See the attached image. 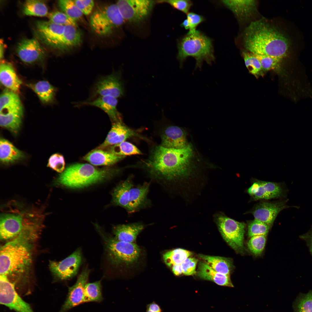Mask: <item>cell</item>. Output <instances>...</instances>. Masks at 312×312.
<instances>
[{
    "mask_svg": "<svg viewBox=\"0 0 312 312\" xmlns=\"http://www.w3.org/2000/svg\"><path fill=\"white\" fill-rule=\"evenodd\" d=\"M192 145L182 149L155 146L143 166L153 179L162 185L188 176L192 167Z\"/></svg>",
    "mask_w": 312,
    "mask_h": 312,
    "instance_id": "6da1fadb",
    "label": "cell"
},
{
    "mask_svg": "<svg viewBox=\"0 0 312 312\" xmlns=\"http://www.w3.org/2000/svg\"><path fill=\"white\" fill-rule=\"evenodd\" d=\"M46 216L44 207L28 206L15 200L9 201L1 209V239L14 238L23 232H40Z\"/></svg>",
    "mask_w": 312,
    "mask_h": 312,
    "instance_id": "7a4b0ae2",
    "label": "cell"
},
{
    "mask_svg": "<svg viewBox=\"0 0 312 312\" xmlns=\"http://www.w3.org/2000/svg\"><path fill=\"white\" fill-rule=\"evenodd\" d=\"M243 41L245 48L249 52L282 60L287 56L289 47L286 37L263 19L250 23L245 30Z\"/></svg>",
    "mask_w": 312,
    "mask_h": 312,
    "instance_id": "3957f363",
    "label": "cell"
},
{
    "mask_svg": "<svg viewBox=\"0 0 312 312\" xmlns=\"http://www.w3.org/2000/svg\"><path fill=\"white\" fill-rule=\"evenodd\" d=\"M36 233H22L0 248V275H21L29 268L31 262L30 238Z\"/></svg>",
    "mask_w": 312,
    "mask_h": 312,
    "instance_id": "277c9868",
    "label": "cell"
},
{
    "mask_svg": "<svg viewBox=\"0 0 312 312\" xmlns=\"http://www.w3.org/2000/svg\"><path fill=\"white\" fill-rule=\"evenodd\" d=\"M120 171L118 169H99L88 164L76 163L68 166L57 181L67 187L82 188L111 178Z\"/></svg>",
    "mask_w": 312,
    "mask_h": 312,
    "instance_id": "5b68a950",
    "label": "cell"
},
{
    "mask_svg": "<svg viewBox=\"0 0 312 312\" xmlns=\"http://www.w3.org/2000/svg\"><path fill=\"white\" fill-rule=\"evenodd\" d=\"M177 58L182 67L187 57H191L196 61L195 69L201 68L203 62L211 65L215 61L212 40L200 31L188 32L179 40Z\"/></svg>",
    "mask_w": 312,
    "mask_h": 312,
    "instance_id": "8992f818",
    "label": "cell"
},
{
    "mask_svg": "<svg viewBox=\"0 0 312 312\" xmlns=\"http://www.w3.org/2000/svg\"><path fill=\"white\" fill-rule=\"evenodd\" d=\"M124 21L116 4L98 8L93 13L90 19L92 28L100 36L110 34L122 25Z\"/></svg>",
    "mask_w": 312,
    "mask_h": 312,
    "instance_id": "52a82bcc",
    "label": "cell"
},
{
    "mask_svg": "<svg viewBox=\"0 0 312 312\" xmlns=\"http://www.w3.org/2000/svg\"><path fill=\"white\" fill-rule=\"evenodd\" d=\"M104 242L108 257L115 265H129L137 261L140 252L139 247L134 243L118 240L100 233Z\"/></svg>",
    "mask_w": 312,
    "mask_h": 312,
    "instance_id": "ba28073f",
    "label": "cell"
},
{
    "mask_svg": "<svg viewBox=\"0 0 312 312\" xmlns=\"http://www.w3.org/2000/svg\"><path fill=\"white\" fill-rule=\"evenodd\" d=\"M220 232L226 243L237 253L244 252V234L246 224L220 214L215 216Z\"/></svg>",
    "mask_w": 312,
    "mask_h": 312,
    "instance_id": "9c48e42d",
    "label": "cell"
},
{
    "mask_svg": "<svg viewBox=\"0 0 312 312\" xmlns=\"http://www.w3.org/2000/svg\"><path fill=\"white\" fill-rule=\"evenodd\" d=\"M124 83L120 71H113L107 75L101 77L94 85L87 101L100 96H109L116 98L124 94Z\"/></svg>",
    "mask_w": 312,
    "mask_h": 312,
    "instance_id": "30bf717a",
    "label": "cell"
},
{
    "mask_svg": "<svg viewBox=\"0 0 312 312\" xmlns=\"http://www.w3.org/2000/svg\"><path fill=\"white\" fill-rule=\"evenodd\" d=\"M155 3L150 0H120L116 4L125 21L137 23L148 17Z\"/></svg>",
    "mask_w": 312,
    "mask_h": 312,
    "instance_id": "8fae6325",
    "label": "cell"
},
{
    "mask_svg": "<svg viewBox=\"0 0 312 312\" xmlns=\"http://www.w3.org/2000/svg\"><path fill=\"white\" fill-rule=\"evenodd\" d=\"M0 302L16 312H34L29 304L18 295L7 276L0 275Z\"/></svg>",
    "mask_w": 312,
    "mask_h": 312,
    "instance_id": "7c38bea8",
    "label": "cell"
},
{
    "mask_svg": "<svg viewBox=\"0 0 312 312\" xmlns=\"http://www.w3.org/2000/svg\"><path fill=\"white\" fill-rule=\"evenodd\" d=\"M288 189L282 183L256 179L253 181L247 191L252 199L254 200L285 198Z\"/></svg>",
    "mask_w": 312,
    "mask_h": 312,
    "instance_id": "4fadbf2b",
    "label": "cell"
},
{
    "mask_svg": "<svg viewBox=\"0 0 312 312\" xmlns=\"http://www.w3.org/2000/svg\"><path fill=\"white\" fill-rule=\"evenodd\" d=\"M82 259L81 250L78 248L61 261H50L49 268L53 275L59 279L68 280L77 274Z\"/></svg>",
    "mask_w": 312,
    "mask_h": 312,
    "instance_id": "5bb4252c",
    "label": "cell"
},
{
    "mask_svg": "<svg viewBox=\"0 0 312 312\" xmlns=\"http://www.w3.org/2000/svg\"><path fill=\"white\" fill-rule=\"evenodd\" d=\"M90 270L84 269L79 276L75 284L68 287L66 300L59 312H66L81 304L85 303L84 291L87 283Z\"/></svg>",
    "mask_w": 312,
    "mask_h": 312,
    "instance_id": "9a60e30c",
    "label": "cell"
},
{
    "mask_svg": "<svg viewBox=\"0 0 312 312\" xmlns=\"http://www.w3.org/2000/svg\"><path fill=\"white\" fill-rule=\"evenodd\" d=\"M287 201L284 199L275 202H262L255 206L250 213L255 219L271 225L281 211L292 207L287 205Z\"/></svg>",
    "mask_w": 312,
    "mask_h": 312,
    "instance_id": "2e32d148",
    "label": "cell"
},
{
    "mask_svg": "<svg viewBox=\"0 0 312 312\" xmlns=\"http://www.w3.org/2000/svg\"><path fill=\"white\" fill-rule=\"evenodd\" d=\"M17 53L20 59L25 63L31 64L42 60L45 51L36 39H25L20 42L17 48Z\"/></svg>",
    "mask_w": 312,
    "mask_h": 312,
    "instance_id": "e0dca14e",
    "label": "cell"
},
{
    "mask_svg": "<svg viewBox=\"0 0 312 312\" xmlns=\"http://www.w3.org/2000/svg\"><path fill=\"white\" fill-rule=\"evenodd\" d=\"M36 32L38 37L46 44L56 48L64 32L65 26L50 21H39L36 23Z\"/></svg>",
    "mask_w": 312,
    "mask_h": 312,
    "instance_id": "ac0fdd59",
    "label": "cell"
},
{
    "mask_svg": "<svg viewBox=\"0 0 312 312\" xmlns=\"http://www.w3.org/2000/svg\"><path fill=\"white\" fill-rule=\"evenodd\" d=\"M150 185V182H145L135 187L133 186L131 189L128 213H134L151 206V201L148 197Z\"/></svg>",
    "mask_w": 312,
    "mask_h": 312,
    "instance_id": "d6986e66",
    "label": "cell"
},
{
    "mask_svg": "<svg viewBox=\"0 0 312 312\" xmlns=\"http://www.w3.org/2000/svg\"><path fill=\"white\" fill-rule=\"evenodd\" d=\"M161 138L160 145L166 148L182 149L189 144L184 130L176 126H169L164 129L161 132Z\"/></svg>",
    "mask_w": 312,
    "mask_h": 312,
    "instance_id": "ffe728a7",
    "label": "cell"
},
{
    "mask_svg": "<svg viewBox=\"0 0 312 312\" xmlns=\"http://www.w3.org/2000/svg\"><path fill=\"white\" fill-rule=\"evenodd\" d=\"M133 137L146 139L124 125L122 120L114 122L105 141L99 148H102L108 146L114 145Z\"/></svg>",
    "mask_w": 312,
    "mask_h": 312,
    "instance_id": "44dd1931",
    "label": "cell"
},
{
    "mask_svg": "<svg viewBox=\"0 0 312 312\" xmlns=\"http://www.w3.org/2000/svg\"><path fill=\"white\" fill-rule=\"evenodd\" d=\"M118 103L117 98L103 96H99L90 101L80 102L77 105H90L99 108L105 112L114 122L122 120L120 114L117 108Z\"/></svg>",
    "mask_w": 312,
    "mask_h": 312,
    "instance_id": "7402d4cb",
    "label": "cell"
},
{
    "mask_svg": "<svg viewBox=\"0 0 312 312\" xmlns=\"http://www.w3.org/2000/svg\"><path fill=\"white\" fill-rule=\"evenodd\" d=\"M23 115L22 106L0 112V126L16 134L20 129Z\"/></svg>",
    "mask_w": 312,
    "mask_h": 312,
    "instance_id": "603a6c76",
    "label": "cell"
},
{
    "mask_svg": "<svg viewBox=\"0 0 312 312\" xmlns=\"http://www.w3.org/2000/svg\"><path fill=\"white\" fill-rule=\"evenodd\" d=\"M196 273L201 279L212 281L220 286L234 287L229 275L217 272L204 261L199 262Z\"/></svg>",
    "mask_w": 312,
    "mask_h": 312,
    "instance_id": "cb8c5ba5",
    "label": "cell"
},
{
    "mask_svg": "<svg viewBox=\"0 0 312 312\" xmlns=\"http://www.w3.org/2000/svg\"><path fill=\"white\" fill-rule=\"evenodd\" d=\"M144 226L140 222L117 225L113 228L114 238L120 241L133 243Z\"/></svg>",
    "mask_w": 312,
    "mask_h": 312,
    "instance_id": "d4e9b609",
    "label": "cell"
},
{
    "mask_svg": "<svg viewBox=\"0 0 312 312\" xmlns=\"http://www.w3.org/2000/svg\"><path fill=\"white\" fill-rule=\"evenodd\" d=\"M221 2L240 18L249 17L257 9V2L255 0H226Z\"/></svg>",
    "mask_w": 312,
    "mask_h": 312,
    "instance_id": "484cf974",
    "label": "cell"
},
{
    "mask_svg": "<svg viewBox=\"0 0 312 312\" xmlns=\"http://www.w3.org/2000/svg\"><path fill=\"white\" fill-rule=\"evenodd\" d=\"M133 176H129L114 188L112 193L113 204L124 208L128 213L130 191L133 186Z\"/></svg>",
    "mask_w": 312,
    "mask_h": 312,
    "instance_id": "4316f807",
    "label": "cell"
},
{
    "mask_svg": "<svg viewBox=\"0 0 312 312\" xmlns=\"http://www.w3.org/2000/svg\"><path fill=\"white\" fill-rule=\"evenodd\" d=\"M0 79L4 86L16 93H18L22 84L13 66L7 63H1Z\"/></svg>",
    "mask_w": 312,
    "mask_h": 312,
    "instance_id": "83f0119b",
    "label": "cell"
},
{
    "mask_svg": "<svg viewBox=\"0 0 312 312\" xmlns=\"http://www.w3.org/2000/svg\"><path fill=\"white\" fill-rule=\"evenodd\" d=\"M124 157L99 149L90 151L83 157V159L94 166H110L116 163Z\"/></svg>",
    "mask_w": 312,
    "mask_h": 312,
    "instance_id": "f1b7e54d",
    "label": "cell"
},
{
    "mask_svg": "<svg viewBox=\"0 0 312 312\" xmlns=\"http://www.w3.org/2000/svg\"><path fill=\"white\" fill-rule=\"evenodd\" d=\"M198 257L217 272L229 275L233 268L231 259L218 256L199 254Z\"/></svg>",
    "mask_w": 312,
    "mask_h": 312,
    "instance_id": "f546056e",
    "label": "cell"
},
{
    "mask_svg": "<svg viewBox=\"0 0 312 312\" xmlns=\"http://www.w3.org/2000/svg\"><path fill=\"white\" fill-rule=\"evenodd\" d=\"M23 152L16 147L10 142L4 138L0 140V159L2 163L8 164L22 159Z\"/></svg>",
    "mask_w": 312,
    "mask_h": 312,
    "instance_id": "4dcf8cb0",
    "label": "cell"
},
{
    "mask_svg": "<svg viewBox=\"0 0 312 312\" xmlns=\"http://www.w3.org/2000/svg\"><path fill=\"white\" fill-rule=\"evenodd\" d=\"M81 39V33L76 27L65 26L64 32L56 48L63 49L77 46L80 43Z\"/></svg>",
    "mask_w": 312,
    "mask_h": 312,
    "instance_id": "1f68e13d",
    "label": "cell"
},
{
    "mask_svg": "<svg viewBox=\"0 0 312 312\" xmlns=\"http://www.w3.org/2000/svg\"><path fill=\"white\" fill-rule=\"evenodd\" d=\"M27 86L36 94L43 103H50L54 99L55 89L48 81H41L34 84H28Z\"/></svg>",
    "mask_w": 312,
    "mask_h": 312,
    "instance_id": "d6a6232c",
    "label": "cell"
},
{
    "mask_svg": "<svg viewBox=\"0 0 312 312\" xmlns=\"http://www.w3.org/2000/svg\"><path fill=\"white\" fill-rule=\"evenodd\" d=\"M23 12L29 16H44L48 15V9L46 4L41 1L28 0L24 3Z\"/></svg>",
    "mask_w": 312,
    "mask_h": 312,
    "instance_id": "836d02e7",
    "label": "cell"
},
{
    "mask_svg": "<svg viewBox=\"0 0 312 312\" xmlns=\"http://www.w3.org/2000/svg\"><path fill=\"white\" fill-rule=\"evenodd\" d=\"M192 255L188 250L178 248L166 252L163 258L165 263L172 268L174 265L181 264Z\"/></svg>",
    "mask_w": 312,
    "mask_h": 312,
    "instance_id": "e575fe53",
    "label": "cell"
},
{
    "mask_svg": "<svg viewBox=\"0 0 312 312\" xmlns=\"http://www.w3.org/2000/svg\"><path fill=\"white\" fill-rule=\"evenodd\" d=\"M84 295L85 303L101 302L103 298L101 280L87 283L85 287Z\"/></svg>",
    "mask_w": 312,
    "mask_h": 312,
    "instance_id": "d590c367",
    "label": "cell"
},
{
    "mask_svg": "<svg viewBox=\"0 0 312 312\" xmlns=\"http://www.w3.org/2000/svg\"><path fill=\"white\" fill-rule=\"evenodd\" d=\"M110 152L115 155L124 157L142 154L141 151L135 145L125 141L112 146Z\"/></svg>",
    "mask_w": 312,
    "mask_h": 312,
    "instance_id": "8d00e7d4",
    "label": "cell"
},
{
    "mask_svg": "<svg viewBox=\"0 0 312 312\" xmlns=\"http://www.w3.org/2000/svg\"><path fill=\"white\" fill-rule=\"evenodd\" d=\"M58 4L63 12L73 19L77 21L80 19L83 14L78 8L74 0H60Z\"/></svg>",
    "mask_w": 312,
    "mask_h": 312,
    "instance_id": "74e56055",
    "label": "cell"
},
{
    "mask_svg": "<svg viewBox=\"0 0 312 312\" xmlns=\"http://www.w3.org/2000/svg\"><path fill=\"white\" fill-rule=\"evenodd\" d=\"M254 55L259 60L263 71L280 70L283 60L269 55Z\"/></svg>",
    "mask_w": 312,
    "mask_h": 312,
    "instance_id": "f35d334b",
    "label": "cell"
},
{
    "mask_svg": "<svg viewBox=\"0 0 312 312\" xmlns=\"http://www.w3.org/2000/svg\"><path fill=\"white\" fill-rule=\"evenodd\" d=\"M271 225L257 220L254 219L248 223V234L249 237L261 235H266Z\"/></svg>",
    "mask_w": 312,
    "mask_h": 312,
    "instance_id": "ab89813d",
    "label": "cell"
},
{
    "mask_svg": "<svg viewBox=\"0 0 312 312\" xmlns=\"http://www.w3.org/2000/svg\"><path fill=\"white\" fill-rule=\"evenodd\" d=\"M266 236L257 235L250 237L247 243V246L248 249L252 254L257 256L262 253L265 245Z\"/></svg>",
    "mask_w": 312,
    "mask_h": 312,
    "instance_id": "60d3db41",
    "label": "cell"
},
{
    "mask_svg": "<svg viewBox=\"0 0 312 312\" xmlns=\"http://www.w3.org/2000/svg\"><path fill=\"white\" fill-rule=\"evenodd\" d=\"M243 56L246 67L249 72L257 76L263 71L260 62L253 54L250 52H244Z\"/></svg>",
    "mask_w": 312,
    "mask_h": 312,
    "instance_id": "b9f144b4",
    "label": "cell"
},
{
    "mask_svg": "<svg viewBox=\"0 0 312 312\" xmlns=\"http://www.w3.org/2000/svg\"><path fill=\"white\" fill-rule=\"evenodd\" d=\"M21 104V101L18 94L11 90H5L1 95L0 110Z\"/></svg>",
    "mask_w": 312,
    "mask_h": 312,
    "instance_id": "7bdbcfd3",
    "label": "cell"
},
{
    "mask_svg": "<svg viewBox=\"0 0 312 312\" xmlns=\"http://www.w3.org/2000/svg\"><path fill=\"white\" fill-rule=\"evenodd\" d=\"M48 16L49 21L56 24L64 26L71 25L77 26L76 21L64 12H53L49 14Z\"/></svg>",
    "mask_w": 312,
    "mask_h": 312,
    "instance_id": "ee69618b",
    "label": "cell"
},
{
    "mask_svg": "<svg viewBox=\"0 0 312 312\" xmlns=\"http://www.w3.org/2000/svg\"><path fill=\"white\" fill-rule=\"evenodd\" d=\"M65 165L63 156L57 153H55L50 157L47 164V166L60 173L64 170Z\"/></svg>",
    "mask_w": 312,
    "mask_h": 312,
    "instance_id": "f6af8a7d",
    "label": "cell"
},
{
    "mask_svg": "<svg viewBox=\"0 0 312 312\" xmlns=\"http://www.w3.org/2000/svg\"><path fill=\"white\" fill-rule=\"evenodd\" d=\"M159 3H166L184 13L187 14L193 4L189 0H158Z\"/></svg>",
    "mask_w": 312,
    "mask_h": 312,
    "instance_id": "bcb514c9",
    "label": "cell"
},
{
    "mask_svg": "<svg viewBox=\"0 0 312 312\" xmlns=\"http://www.w3.org/2000/svg\"><path fill=\"white\" fill-rule=\"evenodd\" d=\"M297 312H312V291L299 299L297 305Z\"/></svg>",
    "mask_w": 312,
    "mask_h": 312,
    "instance_id": "7dc6e473",
    "label": "cell"
},
{
    "mask_svg": "<svg viewBox=\"0 0 312 312\" xmlns=\"http://www.w3.org/2000/svg\"><path fill=\"white\" fill-rule=\"evenodd\" d=\"M198 261V260L195 258L189 257L187 258L181 264L183 274L185 275L189 276L196 273V269Z\"/></svg>",
    "mask_w": 312,
    "mask_h": 312,
    "instance_id": "c3c4849f",
    "label": "cell"
},
{
    "mask_svg": "<svg viewBox=\"0 0 312 312\" xmlns=\"http://www.w3.org/2000/svg\"><path fill=\"white\" fill-rule=\"evenodd\" d=\"M187 14L189 26V32H194L196 30L198 26L204 21V18L202 16L193 12H189Z\"/></svg>",
    "mask_w": 312,
    "mask_h": 312,
    "instance_id": "681fc988",
    "label": "cell"
},
{
    "mask_svg": "<svg viewBox=\"0 0 312 312\" xmlns=\"http://www.w3.org/2000/svg\"><path fill=\"white\" fill-rule=\"evenodd\" d=\"M75 4L83 14L88 15L91 13L94 5L92 0H74Z\"/></svg>",
    "mask_w": 312,
    "mask_h": 312,
    "instance_id": "f907efd6",
    "label": "cell"
},
{
    "mask_svg": "<svg viewBox=\"0 0 312 312\" xmlns=\"http://www.w3.org/2000/svg\"><path fill=\"white\" fill-rule=\"evenodd\" d=\"M300 238L304 241L312 256V225L310 229L306 233L299 236Z\"/></svg>",
    "mask_w": 312,
    "mask_h": 312,
    "instance_id": "816d5d0a",
    "label": "cell"
},
{
    "mask_svg": "<svg viewBox=\"0 0 312 312\" xmlns=\"http://www.w3.org/2000/svg\"><path fill=\"white\" fill-rule=\"evenodd\" d=\"M146 307V312H163L160 306L154 301L147 304Z\"/></svg>",
    "mask_w": 312,
    "mask_h": 312,
    "instance_id": "f5cc1de1",
    "label": "cell"
},
{
    "mask_svg": "<svg viewBox=\"0 0 312 312\" xmlns=\"http://www.w3.org/2000/svg\"><path fill=\"white\" fill-rule=\"evenodd\" d=\"M172 269L173 273L176 276H179L183 274L181 264L174 265Z\"/></svg>",
    "mask_w": 312,
    "mask_h": 312,
    "instance_id": "db71d44e",
    "label": "cell"
},
{
    "mask_svg": "<svg viewBox=\"0 0 312 312\" xmlns=\"http://www.w3.org/2000/svg\"><path fill=\"white\" fill-rule=\"evenodd\" d=\"M181 25L182 27L186 29H189V24L188 22L187 19L185 20L181 24Z\"/></svg>",
    "mask_w": 312,
    "mask_h": 312,
    "instance_id": "11a10c76",
    "label": "cell"
},
{
    "mask_svg": "<svg viewBox=\"0 0 312 312\" xmlns=\"http://www.w3.org/2000/svg\"><path fill=\"white\" fill-rule=\"evenodd\" d=\"M2 42L0 41V59L3 58V47Z\"/></svg>",
    "mask_w": 312,
    "mask_h": 312,
    "instance_id": "9f6ffc18",
    "label": "cell"
}]
</instances>
